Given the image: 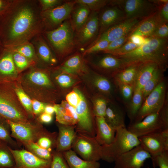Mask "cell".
Wrapping results in <instances>:
<instances>
[{"instance_id": "cell-1", "label": "cell", "mask_w": 168, "mask_h": 168, "mask_svg": "<svg viewBox=\"0 0 168 168\" xmlns=\"http://www.w3.org/2000/svg\"><path fill=\"white\" fill-rule=\"evenodd\" d=\"M39 2L11 0L0 15V44L12 49L29 42L44 29Z\"/></svg>"}, {"instance_id": "cell-2", "label": "cell", "mask_w": 168, "mask_h": 168, "mask_svg": "<svg viewBox=\"0 0 168 168\" xmlns=\"http://www.w3.org/2000/svg\"><path fill=\"white\" fill-rule=\"evenodd\" d=\"M168 50L167 39L151 37L147 38L143 44L131 51L117 57L123 61L126 66L150 61L156 63L166 70L168 67Z\"/></svg>"}, {"instance_id": "cell-3", "label": "cell", "mask_w": 168, "mask_h": 168, "mask_svg": "<svg viewBox=\"0 0 168 168\" xmlns=\"http://www.w3.org/2000/svg\"><path fill=\"white\" fill-rule=\"evenodd\" d=\"M8 83H0V116L12 122H29L28 116Z\"/></svg>"}, {"instance_id": "cell-4", "label": "cell", "mask_w": 168, "mask_h": 168, "mask_svg": "<svg viewBox=\"0 0 168 168\" xmlns=\"http://www.w3.org/2000/svg\"><path fill=\"white\" fill-rule=\"evenodd\" d=\"M140 144L138 138L126 128L116 129L112 142L102 146L101 159L111 163L122 154Z\"/></svg>"}, {"instance_id": "cell-5", "label": "cell", "mask_w": 168, "mask_h": 168, "mask_svg": "<svg viewBox=\"0 0 168 168\" xmlns=\"http://www.w3.org/2000/svg\"><path fill=\"white\" fill-rule=\"evenodd\" d=\"M74 31L70 20L64 21L56 28L45 31V35L54 51L60 56H65L71 53L76 44Z\"/></svg>"}, {"instance_id": "cell-6", "label": "cell", "mask_w": 168, "mask_h": 168, "mask_svg": "<svg viewBox=\"0 0 168 168\" xmlns=\"http://www.w3.org/2000/svg\"><path fill=\"white\" fill-rule=\"evenodd\" d=\"M127 128L138 138L168 129V110L164 108L148 115L139 122L130 124Z\"/></svg>"}, {"instance_id": "cell-7", "label": "cell", "mask_w": 168, "mask_h": 168, "mask_svg": "<svg viewBox=\"0 0 168 168\" xmlns=\"http://www.w3.org/2000/svg\"><path fill=\"white\" fill-rule=\"evenodd\" d=\"M110 3L119 7L126 18H145L158 11L160 7L152 0H111Z\"/></svg>"}, {"instance_id": "cell-8", "label": "cell", "mask_w": 168, "mask_h": 168, "mask_svg": "<svg viewBox=\"0 0 168 168\" xmlns=\"http://www.w3.org/2000/svg\"><path fill=\"white\" fill-rule=\"evenodd\" d=\"M167 87V81L164 78L144 99L133 123L139 122L147 115L161 110L168 93Z\"/></svg>"}, {"instance_id": "cell-9", "label": "cell", "mask_w": 168, "mask_h": 168, "mask_svg": "<svg viewBox=\"0 0 168 168\" xmlns=\"http://www.w3.org/2000/svg\"><path fill=\"white\" fill-rule=\"evenodd\" d=\"M101 147L95 137L79 133H77L72 146L73 150L82 159L91 161L101 159Z\"/></svg>"}, {"instance_id": "cell-10", "label": "cell", "mask_w": 168, "mask_h": 168, "mask_svg": "<svg viewBox=\"0 0 168 168\" xmlns=\"http://www.w3.org/2000/svg\"><path fill=\"white\" fill-rule=\"evenodd\" d=\"M75 2H66L62 4L41 12V16L46 31L54 30L70 17Z\"/></svg>"}, {"instance_id": "cell-11", "label": "cell", "mask_w": 168, "mask_h": 168, "mask_svg": "<svg viewBox=\"0 0 168 168\" xmlns=\"http://www.w3.org/2000/svg\"><path fill=\"white\" fill-rule=\"evenodd\" d=\"M138 138L140 145L150 155L153 165L158 155L168 151V129Z\"/></svg>"}, {"instance_id": "cell-12", "label": "cell", "mask_w": 168, "mask_h": 168, "mask_svg": "<svg viewBox=\"0 0 168 168\" xmlns=\"http://www.w3.org/2000/svg\"><path fill=\"white\" fill-rule=\"evenodd\" d=\"M78 90L81 100L75 108L78 119L76 125V131L77 133L94 137L96 134L95 119H93L85 96L80 91Z\"/></svg>"}, {"instance_id": "cell-13", "label": "cell", "mask_w": 168, "mask_h": 168, "mask_svg": "<svg viewBox=\"0 0 168 168\" xmlns=\"http://www.w3.org/2000/svg\"><path fill=\"white\" fill-rule=\"evenodd\" d=\"M12 132L11 136L19 140L23 144L37 140L47 131L40 126H35L29 122L20 123L6 120Z\"/></svg>"}, {"instance_id": "cell-14", "label": "cell", "mask_w": 168, "mask_h": 168, "mask_svg": "<svg viewBox=\"0 0 168 168\" xmlns=\"http://www.w3.org/2000/svg\"><path fill=\"white\" fill-rule=\"evenodd\" d=\"M149 158L150 155L139 144L116 159L114 168H143L145 161Z\"/></svg>"}, {"instance_id": "cell-15", "label": "cell", "mask_w": 168, "mask_h": 168, "mask_svg": "<svg viewBox=\"0 0 168 168\" xmlns=\"http://www.w3.org/2000/svg\"><path fill=\"white\" fill-rule=\"evenodd\" d=\"M13 157V168H50L52 160L40 158L27 150H13L8 146Z\"/></svg>"}, {"instance_id": "cell-16", "label": "cell", "mask_w": 168, "mask_h": 168, "mask_svg": "<svg viewBox=\"0 0 168 168\" xmlns=\"http://www.w3.org/2000/svg\"><path fill=\"white\" fill-rule=\"evenodd\" d=\"M99 16L97 12L92 11L84 25L76 32V45L84 47L92 41L99 32Z\"/></svg>"}, {"instance_id": "cell-17", "label": "cell", "mask_w": 168, "mask_h": 168, "mask_svg": "<svg viewBox=\"0 0 168 168\" xmlns=\"http://www.w3.org/2000/svg\"><path fill=\"white\" fill-rule=\"evenodd\" d=\"M143 19L126 18L109 28L100 35L96 40L105 39L110 42L128 35Z\"/></svg>"}, {"instance_id": "cell-18", "label": "cell", "mask_w": 168, "mask_h": 168, "mask_svg": "<svg viewBox=\"0 0 168 168\" xmlns=\"http://www.w3.org/2000/svg\"><path fill=\"white\" fill-rule=\"evenodd\" d=\"M164 22H166L162 19L158 10L142 19L129 34V36L132 35H137L145 38L150 37L159 26Z\"/></svg>"}, {"instance_id": "cell-19", "label": "cell", "mask_w": 168, "mask_h": 168, "mask_svg": "<svg viewBox=\"0 0 168 168\" xmlns=\"http://www.w3.org/2000/svg\"><path fill=\"white\" fill-rule=\"evenodd\" d=\"M106 54L98 58L94 65L98 70L105 74L110 75L112 77L126 66L123 61L118 57Z\"/></svg>"}, {"instance_id": "cell-20", "label": "cell", "mask_w": 168, "mask_h": 168, "mask_svg": "<svg viewBox=\"0 0 168 168\" xmlns=\"http://www.w3.org/2000/svg\"><path fill=\"white\" fill-rule=\"evenodd\" d=\"M58 127L56 152L62 153L71 149L77 133L75 130L76 125H66L59 124Z\"/></svg>"}, {"instance_id": "cell-21", "label": "cell", "mask_w": 168, "mask_h": 168, "mask_svg": "<svg viewBox=\"0 0 168 168\" xmlns=\"http://www.w3.org/2000/svg\"><path fill=\"white\" fill-rule=\"evenodd\" d=\"M113 6L105 10L99 17V35L110 27L126 18L124 12L119 7Z\"/></svg>"}, {"instance_id": "cell-22", "label": "cell", "mask_w": 168, "mask_h": 168, "mask_svg": "<svg viewBox=\"0 0 168 168\" xmlns=\"http://www.w3.org/2000/svg\"><path fill=\"white\" fill-rule=\"evenodd\" d=\"M96 134L95 138L101 145H108L114 141L116 130L110 126L104 117H95Z\"/></svg>"}, {"instance_id": "cell-23", "label": "cell", "mask_w": 168, "mask_h": 168, "mask_svg": "<svg viewBox=\"0 0 168 168\" xmlns=\"http://www.w3.org/2000/svg\"><path fill=\"white\" fill-rule=\"evenodd\" d=\"M16 72L12 51L4 48L0 55V83H8Z\"/></svg>"}, {"instance_id": "cell-24", "label": "cell", "mask_w": 168, "mask_h": 168, "mask_svg": "<svg viewBox=\"0 0 168 168\" xmlns=\"http://www.w3.org/2000/svg\"><path fill=\"white\" fill-rule=\"evenodd\" d=\"M104 118L107 123L116 130L126 128L125 114L119 106L111 102L108 104Z\"/></svg>"}, {"instance_id": "cell-25", "label": "cell", "mask_w": 168, "mask_h": 168, "mask_svg": "<svg viewBox=\"0 0 168 168\" xmlns=\"http://www.w3.org/2000/svg\"><path fill=\"white\" fill-rule=\"evenodd\" d=\"M143 63L138 62L131 64L116 73L112 77L115 86L119 84H125L134 86L138 69Z\"/></svg>"}, {"instance_id": "cell-26", "label": "cell", "mask_w": 168, "mask_h": 168, "mask_svg": "<svg viewBox=\"0 0 168 168\" xmlns=\"http://www.w3.org/2000/svg\"><path fill=\"white\" fill-rule=\"evenodd\" d=\"M159 67H160L156 63L154 62L148 61L143 62L138 69L134 87L142 90L151 77L155 70Z\"/></svg>"}, {"instance_id": "cell-27", "label": "cell", "mask_w": 168, "mask_h": 168, "mask_svg": "<svg viewBox=\"0 0 168 168\" xmlns=\"http://www.w3.org/2000/svg\"><path fill=\"white\" fill-rule=\"evenodd\" d=\"M62 153L69 168H100L98 161H88L81 158L72 149Z\"/></svg>"}, {"instance_id": "cell-28", "label": "cell", "mask_w": 168, "mask_h": 168, "mask_svg": "<svg viewBox=\"0 0 168 168\" xmlns=\"http://www.w3.org/2000/svg\"><path fill=\"white\" fill-rule=\"evenodd\" d=\"M72 12V15L70 20L71 25L74 31L76 32L79 30L88 20L90 15V10L86 5L80 3Z\"/></svg>"}, {"instance_id": "cell-29", "label": "cell", "mask_w": 168, "mask_h": 168, "mask_svg": "<svg viewBox=\"0 0 168 168\" xmlns=\"http://www.w3.org/2000/svg\"><path fill=\"white\" fill-rule=\"evenodd\" d=\"M144 100L142 90L134 87L133 95L129 104L126 107V111L130 120L133 123L141 108Z\"/></svg>"}, {"instance_id": "cell-30", "label": "cell", "mask_w": 168, "mask_h": 168, "mask_svg": "<svg viewBox=\"0 0 168 168\" xmlns=\"http://www.w3.org/2000/svg\"><path fill=\"white\" fill-rule=\"evenodd\" d=\"M61 69L64 72L74 75L84 71L86 68L82 56L77 54L67 59L62 64Z\"/></svg>"}, {"instance_id": "cell-31", "label": "cell", "mask_w": 168, "mask_h": 168, "mask_svg": "<svg viewBox=\"0 0 168 168\" xmlns=\"http://www.w3.org/2000/svg\"><path fill=\"white\" fill-rule=\"evenodd\" d=\"M93 83L100 94L110 100L109 98L112 96L114 88L109 79L103 75L96 74L94 78Z\"/></svg>"}, {"instance_id": "cell-32", "label": "cell", "mask_w": 168, "mask_h": 168, "mask_svg": "<svg viewBox=\"0 0 168 168\" xmlns=\"http://www.w3.org/2000/svg\"><path fill=\"white\" fill-rule=\"evenodd\" d=\"M166 70L160 67L155 70L142 89L144 100L165 78L164 73Z\"/></svg>"}, {"instance_id": "cell-33", "label": "cell", "mask_w": 168, "mask_h": 168, "mask_svg": "<svg viewBox=\"0 0 168 168\" xmlns=\"http://www.w3.org/2000/svg\"><path fill=\"white\" fill-rule=\"evenodd\" d=\"M37 41L36 47L41 59L45 62L51 65L56 63V59L53 56L50 49L45 41L40 37Z\"/></svg>"}, {"instance_id": "cell-34", "label": "cell", "mask_w": 168, "mask_h": 168, "mask_svg": "<svg viewBox=\"0 0 168 168\" xmlns=\"http://www.w3.org/2000/svg\"><path fill=\"white\" fill-rule=\"evenodd\" d=\"M15 161L8 145L1 141L0 143V168H13Z\"/></svg>"}, {"instance_id": "cell-35", "label": "cell", "mask_w": 168, "mask_h": 168, "mask_svg": "<svg viewBox=\"0 0 168 168\" xmlns=\"http://www.w3.org/2000/svg\"><path fill=\"white\" fill-rule=\"evenodd\" d=\"M23 144L27 150L38 157L47 160H52L53 153L51 150L41 147L35 142H28Z\"/></svg>"}, {"instance_id": "cell-36", "label": "cell", "mask_w": 168, "mask_h": 168, "mask_svg": "<svg viewBox=\"0 0 168 168\" xmlns=\"http://www.w3.org/2000/svg\"><path fill=\"white\" fill-rule=\"evenodd\" d=\"M58 135L56 132L50 133L47 131L36 143L41 147L52 151L53 148L56 147Z\"/></svg>"}, {"instance_id": "cell-37", "label": "cell", "mask_w": 168, "mask_h": 168, "mask_svg": "<svg viewBox=\"0 0 168 168\" xmlns=\"http://www.w3.org/2000/svg\"><path fill=\"white\" fill-rule=\"evenodd\" d=\"M110 100L104 96L99 94L94 102L93 113L95 117H104Z\"/></svg>"}, {"instance_id": "cell-38", "label": "cell", "mask_w": 168, "mask_h": 168, "mask_svg": "<svg viewBox=\"0 0 168 168\" xmlns=\"http://www.w3.org/2000/svg\"><path fill=\"white\" fill-rule=\"evenodd\" d=\"M29 81L34 85L43 87H49L51 83L47 75L43 72L34 71L28 75Z\"/></svg>"}, {"instance_id": "cell-39", "label": "cell", "mask_w": 168, "mask_h": 168, "mask_svg": "<svg viewBox=\"0 0 168 168\" xmlns=\"http://www.w3.org/2000/svg\"><path fill=\"white\" fill-rule=\"evenodd\" d=\"M10 127L6 119L0 116V140L11 145H13L9 131Z\"/></svg>"}, {"instance_id": "cell-40", "label": "cell", "mask_w": 168, "mask_h": 168, "mask_svg": "<svg viewBox=\"0 0 168 168\" xmlns=\"http://www.w3.org/2000/svg\"><path fill=\"white\" fill-rule=\"evenodd\" d=\"M110 0H75L76 3H80L87 6L90 10L97 12L104 7Z\"/></svg>"}, {"instance_id": "cell-41", "label": "cell", "mask_w": 168, "mask_h": 168, "mask_svg": "<svg viewBox=\"0 0 168 168\" xmlns=\"http://www.w3.org/2000/svg\"><path fill=\"white\" fill-rule=\"evenodd\" d=\"M125 103L126 106L129 103L134 90L133 86L125 84H119L115 85Z\"/></svg>"}, {"instance_id": "cell-42", "label": "cell", "mask_w": 168, "mask_h": 168, "mask_svg": "<svg viewBox=\"0 0 168 168\" xmlns=\"http://www.w3.org/2000/svg\"><path fill=\"white\" fill-rule=\"evenodd\" d=\"M110 42L105 39L96 40L92 45L84 51V55L93 54L105 50Z\"/></svg>"}, {"instance_id": "cell-43", "label": "cell", "mask_w": 168, "mask_h": 168, "mask_svg": "<svg viewBox=\"0 0 168 168\" xmlns=\"http://www.w3.org/2000/svg\"><path fill=\"white\" fill-rule=\"evenodd\" d=\"M15 92L21 103L26 111L32 114L33 112L32 101L29 97L20 88H16Z\"/></svg>"}, {"instance_id": "cell-44", "label": "cell", "mask_w": 168, "mask_h": 168, "mask_svg": "<svg viewBox=\"0 0 168 168\" xmlns=\"http://www.w3.org/2000/svg\"><path fill=\"white\" fill-rule=\"evenodd\" d=\"M12 49H15V52L20 54L26 58H32L34 54V47L29 42Z\"/></svg>"}, {"instance_id": "cell-45", "label": "cell", "mask_w": 168, "mask_h": 168, "mask_svg": "<svg viewBox=\"0 0 168 168\" xmlns=\"http://www.w3.org/2000/svg\"><path fill=\"white\" fill-rule=\"evenodd\" d=\"M50 168H69L62 153L56 152H53L52 159Z\"/></svg>"}, {"instance_id": "cell-46", "label": "cell", "mask_w": 168, "mask_h": 168, "mask_svg": "<svg viewBox=\"0 0 168 168\" xmlns=\"http://www.w3.org/2000/svg\"><path fill=\"white\" fill-rule=\"evenodd\" d=\"M139 46L128 41L119 49L108 54L116 56H120L131 51Z\"/></svg>"}, {"instance_id": "cell-47", "label": "cell", "mask_w": 168, "mask_h": 168, "mask_svg": "<svg viewBox=\"0 0 168 168\" xmlns=\"http://www.w3.org/2000/svg\"><path fill=\"white\" fill-rule=\"evenodd\" d=\"M129 36V34L110 42L107 48L102 52L108 54L119 49L128 41Z\"/></svg>"}, {"instance_id": "cell-48", "label": "cell", "mask_w": 168, "mask_h": 168, "mask_svg": "<svg viewBox=\"0 0 168 168\" xmlns=\"http://www.w3.org/2000/svg\"><path fill=\"white\" fill-rule=\"evenodd\" d=\"M58 83L63 88H68L72 86L74 83V80L68 74L63 73L58 75L56 77Z\"/></svg>"}, {"instance_id": "cell-49", "label": "cell", "mask_w": 168, "mask_h": 168, "mask_svg": "<svg viewBox=\"0 0 168 168\" xmlns=\"http://www.w3.org/2000/svg\"><path fill=\"white\" fill-rule=\"evenodd\" d=\"M66 101L71 106L76 108L79 104L81 98L77 89H74L68 93L66 97Z\"/></svg>"}, {"instance_id": "cell-50", "label": "cell", "mask_w": 168, "mask_h": 168, "mask_svg": "<svg viewBox=\"0 0 168 168\" xmlns=\"http://www.w3.org/2000/svg\"><path fill=\"white\" fill-rule=\"evenodd\" d=\"M63 1L61 0H39L42 12L60 6L64 3Z\"/></svg>"}, {"instance_id": "cell-51", "label": "cell", "mask_w": 168, "mask_h": 168, "mask_svg": "<svg viewBox=\"0 0 168 168\" xmlns=\"http://www.w3.org/2000/svg\"><path fill=\"white\" fill-rule=\"evenodd\" d=\"M153 168L158 166L159 168H168V151H165L156 158Z\"/></svg>"}, {"instance_id": "cell-52", "label": "cell", "mask_w": 168, "mask_h": 168, "mask_svg": "<svg viewBox=\"0 0 168 168\" xmlns=\"http://www.w3.org/2000/svg\"><path fill=\"white\" fill-rule=\"evenodd\" d=\"M160 39H168V22H164L157 28L152 36Z\"/></svg>"}, {"instance_id": "cell-53", "label": "cell", "mask_w": 168, "mask_h": 168, "mask_svg": "<svg viewBox=\"0 0 168 168\" xmlns=\"http://www.w3.org/2000/svg\"><path fill=\"white\" fill-rule=\"evenodd\" d=\"M12 53L14 62L18 68L22 69L27 66L28 63L25 57L16 52Z\"/></svg>"}, {"instance_id": "cell-54", "label": "cell", "mask_w": 168, "mask_h": 168, "mask_svg": "<svg viewBox=\"0 0 168 168\" xmlns=\"http://www.w3.org/2000/svg\"><path fill=\"white\" fill-rule=\"evenodd\" d=\"M56 120L59 124L66 125H75L77 122L72 117L65 114L56 116Z\"/></svg>"}, {"instance_id": "cell-55", "label": "cell", "mask_w": 168, "mask_h": 168, "mask_svg": "<svg viewBox=\"0 0 168 168\" xmlns=\"http://www.w3.org/2000/svg\"><path fill=\"white\" fill-rule=\"evenodd\" d=\"M61 105L66 110V114L73 118L77 123L78 117L75 108L70 105L66 101H63Z\"/></svg>"}, {"instance_id": "cell-56", "label": "cell", "mask_w": 168, "mask_h": 168, "mask_svg": "<svg viewBox=\"0 0 168 168\" xmlns=\"http://www.w3.org/2000/svg\"><path fill=\"white\" fill-rule=\"evenodd\" d=\"M32 106L33 112L36 114L44 111L45 106L43 103L36 100L32 101Z\"/></svg>"}, {"instance_id": "cell-57", "label": "cell", "mask_w": 168, "mask_h": 168, "mask_svg": "<svg viewBox=\"0 0 168 168\" xmlns=\"http://www.w3.org/2000/svg\"><path fill=\"white\" fill-rule=\"evenodd\" d=\"M159 11L162 20L164 22H168V1L160 6Z\"/></svg>"}, {"instance_id": "cell-58", "label": "cell", "mask_w": 168, "mask_h": 168, "mask_svg": "<svg viewBox=\"0 0 168 168\" xmlns=\"http://www.w3.org/2000/svg\"><path fill=\"white\" fill-rule=\"evenodd\" d=\"M146 38L137 35H132L128 38V41L139 46L143 44L146 41Z\"/></svg>"}, {"instance_id": "cell-59", "label": "cell", "mask_w": 168, "mask_h": 168, "mask_svg": "<svg viewBox=\"0 0 168 168\" xmlns=\"http://www.w3.org/2000/svg\"><path fill=\"white\" fill-rule=\"evenodd\" d=\"M39 119L41 122L45 124H49L52 122L53 117L52 115L44 112L40 115Z\"/></svg>"}, {"instance_id": "cell-60", "label": "cell", "mask_w": 168, "mask_h": 168, "mask_svg": "<svg viewBox=\"0 0 168 168\" xmlns=\"http://www.w3.org/2000/svg\"><path fill=\"white\" fill-rule=\"evenodd\" d=\"M54 107L56 116L64 114H66V110L64 107L61 104L55 105Z\"/></svg>"}, {"instance_id": "cell-61", "label": "cell", "mask_w": 168, "mask_h": 168, "mask_svg": "<svg viewBox=\"0 0 168 168\" xmlns=\"http://www.w3.org/2000/svg\"><path fill=\"white\" fill-rule=\"evenodd\" d=\"M11 1V0H0V15L7 9Z\"/></svg>"}, {"instance_id": "cell-62", "label": "cell", "mask_w": 168, "mask_h": 168, "mask_svg": "<svg viewBox=\"0 0 168 168\" xmlns=\"http://www.w3.org/2000/svg\"><path fill=\"white\" fill-rule=\"evenodd\" d=\"M44 111L46 113L52 115L55 113L54 107L50 105H46L45 107Z\"/></svg>"}, {"instance_id": "cell-63", "label": "cell", "mask_w": 168, "mask_h": 168, "mask_svg": "<svg viewBox=\"0 0 168 168\" xmlns=\"http://www.w3.org/2000/svg\"><path fill=\"white\" fill-rule=\"evenodd\" d=\"M4 48H3L0 44V55L3 51Z\"/></svg>"}, {"instance_id": "cell-64", "label": "cell", "mask_w": 168, "mask_h": 168, "mask_svg": "<svg viewBox=\"0 0 168 168\" xmlns=\"http://www.w3.org/2000/svg\"><path fill=\"white\" fill-rule=\"evenodd\" d=\"M1 142V140H0V143Z\"/></svg>"}]
</instances>
